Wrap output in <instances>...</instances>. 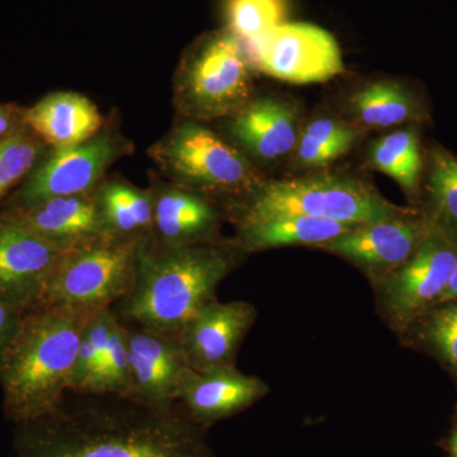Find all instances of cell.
<instances>
[{"instance_id": "ac0fdd59", "label": "cell", "mask_w": 457, "mask_h": 457, "mask_svg": "<svg viewBox=\"0 0 457 457\" xmlns=\"http://www.w3.org/2000/svg\"><path fill=\"white\" fill-rule=\"evenodd\" d=\"M267 392L264 381L237 371L236 366L212 371L189 368L180 381L177 402L195 422L203 425L243 411Z\"/></svg>"}, {"instance_id": "83f0119b", "label": "cell", "mask_w": 457, "mask_h": 457, "mask_svg": "<svg viewBox=\"0 0 457 457\" xmlns=\"http://www.w3.org/2000/svg\"><path fill=\"white\" fill-rule=\"evenodd\" d=\"M287 13L286 0H228L230 32L239 40L252 42L282 25Z\"/></svg>"}, {"instance_id": "9c48e42d", "label": "cell", "mask_w": 457, "mask_h": 457, "mask_svg": "<svg viewBox=\"0 0 457 457\" xmlns=\"http://www.w3.org/2000/svg\"><path fill=\"white\" fill-rule=\"evenodd\" d=\"M457 267V248L431 227L416 253L378 282L381 308L399 332L437 305Z\"/></svg>"}, {"instance_id": "5bb4252c", "label": "cell", "mask_w": 457, "mask_h": 457, "mask_svg": "<svg viewBox=\"0 0 457 457\" xmlns=\"http://www.w3.org/2000/svg\"><path fill=\"white\" fill-rule=\"evenodd\" d=\"M126 326L129 330L126 395L152 404L177 402L180 381L189 369L179 336L139 324L126 323Z\"/></svg>"}, {"instance_id": "9a60e30c", "label": "cell", "mask_w": 457, "mask_h": 457, "mask_svg": "<svg viewBox=\"0 0 457 457\" xmlns=\"http://www.w3.org/2000/svg\"><path fill=\"white\" fill-rule=\"evenodd\" d=\"M255 318L254 306L246 302L215 299L204 306L179 335L189 368L195 371L233 368L240 343Z\"/></svg>"}, {"instance_id": "d6a6232c", "label": "cell", "mask_w": 457, "mask_h": 457, "mask_svg": "<svg viewBox=\"0 0 457 457\" xmlns=\"http://www.w3.org/2000/svg\"><path fill=\"white\" fill-rule=\"evenodd\" d=\"M449 450L451 457H457V427L453 429V433H451L449 438Z\"/></svg>"}, {"instance_id": "30bf717a", "label": "cell", "mask_w": 457, "mask_h": 457, "mask_svg": "<svg viewBox=\"0 0 457 457\" xmlns=\"http://www.w3.org/2000/svg\"><path fill=\"white\" fill-rule=\"evenodd\" d=\"M252 65L281 82H327L345 71L338 42L311 23H282L258 40L245 42Z\"/></svg>"}, {"instance_id": "d6986e66", "label": "cell", "mask_w": 457, "mask_h": 457, "mask_svg": "<svg viewBox=\"0 0 457 457\" xmlns=\"http://www.w3.org/2000/svg\"><path fill=\"white\" fill-rule=\"evenodd\" d=\"M27 126L51 149L84 143L107 121L92 99L75 92H54L25 108Z\"/></svg>"}, {"instance_id": "3957f363", "label": "cell", "mask_w": 457, "mask_h": 457, "mask_svg": "<svg viewBox=\"0 0 457 457\" xmlns=\"http://www.w3.org/2000/svg\"><path fill=\"white\" fill-rule=\"evenodd\" d=\"M243 254L234 242L174 249H158L145 242L134 287L113 312L126 323L179 335L204 306L216 299V288Z\"/></svg>"}, {"instance_id": "8992f818", "label": "cell", "mask_w": 457, "mask_h": 457, "mask_svg": "<svg viewBox=\"0 0 457 457\" xmlns=\"http://www.w3.org/2000/svg\"><path fill=\"white\" fill-rule=\"evenodd\" d=\"M253 65L242 40L215 32L186 51L173 75V107L180 119L227 120L253 99Z\"/></svg>"}, {"instance_id": "5b68a950", "label": "cell", "mask_w": 457, "mask_h": 457, "mask_svg": "<svg viewBox=\"0 0 457 457\" xmlns=\"http://www.w3.org/2000/svg\"><path fill=\"white\" fill-rule=\"evenodd\" d=\"M385 200L365 180L343 174H312L297 179L264 180L237 206V224L275 215L314 216L362 225L411 212Z\"/></svg>"}, {"instance_id": "d4e9b609", "label": "cell", "mask_w": 457, "mask_h": 457, "mask_svg": "<svg viewBox=\"0 0 457 457\" xmlns=\"http://www.w3.org/2000/svg\"><path fill=\"white\" fill-rule=\"evenodd\" d=\"M359 139V128L353 123L319 117L303 128L294 152L295 162L306 170L328 167L347 154Z\"/></svg>"}, {"instance_id": "7402d4cb", "label": "cell", "mask_w": 457, "mask_h": 457, "mask_svg": "<svg viewBox=\"0 0 457 457\" xmlns=\"http://www.w3.org/2000/svg\"><path fill=\"white\" fill-rule=\"evenodd\" d=\"M418 209L457 248V156L433 144L425 153Z\"/></svg>"}, {"instance_id": "f546056e", "label": "cell", "mask_w": 457, "mask_h": 457, "mask_svg": "<svg viewBox=\"0 0 457 457\" xmlns=\"http://www.w3.org/2000/svg\"><path fill=\"white\" fill-rule=\"evenodd\" d=\"M26 128L25 108L13 104H0V143Z\"/></svg>"}, {"instance_id": "8fae6325", "label": "cell", "mask_w": 457, "mask_h": 457, "mask_svg": "<svg viewBox=\"0 0 457 457\" xmlns=\"http://www.w3.org/2000/svg\"><path fill=\"white\" fill-rule=\"evenodd\" d=\"M431 231V225L418 207L411 212L368 222L318 246L351 262L376 284L409 260Z\"/></svg>"}, {"instance_id": "7c38bea8", "label": "cell", "mask_w": 457, "mask_h": 457, "mask_svg": "<svg viewBox=\"0 0 457 457\" xmlns=\"http://www.w3.org/2000/svg\"><path fill=\"white\" fill-rule=\"evenodd\" d=\"M224 122L225 139L255 167H272L293 155L302 134V111L290 99L253 98Z\"/></svg>"}, {"instance_id": "1f68e13d", "label": "cell", "mask_w": 457, "mask_h": 457, "mask_svg": "<svg viewBox=\"0 0 457 457\" xmlns=\"http://www.w3.org/2000/svg\"><path fill=\"white\" fill-rule=\"evenodd\" d=\"M449 302H457V267L453 270V276H451L449 285L445 288L444 294L441 295L437 305L438 303Z\"/></svg>"}, {"instance_id": "277c9868", "label": "cell", "mask_w": 457, "mask_h": 457, "mask_svg": "<svg viewBox=\"0 0 457 457\" xmlns=\"http://www.w3.org/2000/svg\"><path fill=\"white\" fill-rule=\"evenodd\" d=\"M147 154L167 182L215 204L231 201L233 210L264 182L255 165L204 122L179 117Z\"/></svg>"}, {"instance_id": "f1b7e54d", "label": "cell", "mask_w": 457, "mask_h": 457, "mask_svg": "<svg viewBox=\"0 0 457 457\" xmlns=\"http://www.w3.org/2000/svg\"><path fill=\"white\" fill-rule=\"evenodd\" d=\"M116 314V312H114ZM129 390V330L125 321L114 317L106 352L99 369L96 393L126 395Z\"/></svg>"}, {"instance_id": "ffe728a7", "label": "cell", "mask_w": 457, "mask_h": 457, "mask_svg": "<svg viewBox=\"0 0 457 457\" xmlns=\"http://www.w3.org/2000/svg\"><path fill=\"white\" fill-rule=\"evenodd\" d=\"M356 128L390 129L420 125L429 119L425 99L407 84L393 79L372 80L352 93L347 102Z\"/></svg>"}, {"instance_id": "603a6c76", "label": "cell", "mask_w": 457, "mask_h": 457, "mask_svg": "<svg viewBox=\"0 0 457 457\" xmlns=\"http://www.w3.org/2000/svg\"><path fill=\"white\" fill-rule=\"evenodd\" d=\"M99 210L110 237L149 240L154 222V198L128 180L107 177L96 189Z\"/></svg>"}, {"instance_id": "ba28073f", "label": "cell", "mask_w": 457, "mask_h": 457, "mask_svg": "<svg viewBox=\"0 0 457 457\" xmlns=\"http://www.w3.org/2000/svg\"><path fill=\"white\" fill-rule=\"evenodd\" d=\"M132 152L131 141L111 121L84 143L60 149L50 147L4 204L3 212L26 209L51 198L95 192L107 179L108 170Z\"/></svg>"}, {"instance_id": "52a82bcc", "label": "cell", "mask_w": 457, "mask_h": 457, "mask_svg": "<svg viewBox=\"0 0 457 457\" xmlns=\"http://www.w3.org/2000/svg\"><path fill=\"white\" fill-rule=\"evenodd\" d=\"M145 242L102 237L69 249L47 279L35 309L98 312L113 308L134 287L140 249Z\"/></svg>"}, {"instance_id": "4dcf8cb0", "label": "cell", "mask_w": 457, "mask_h": 457, "mask_svg": "<svg viewBox=\"0 0 457 457\" xmlns=\"http://www.w3.org/2000/svg\"><path fill=\"white\" fill-rule=\"evenodd\" d=\"M23 315L25 314L22 312L0 299V352L4 350L5 345L16 335Z\"/></svg>"}, {"instance_id": "cb8c5ba5", "label": "cell", "mask_w": 457, "mask_h": 457, "mask_svg": "<svg viewBox=\"0 0 457 457\" xmlns=\"http://www.w3.org/2000/svg\"><path fill=\"white\" fill-rule=\"evenodd\" d=\"M366 164L392 177L409 196L420 197L425 170L420 125L404 126L372 141Z\"/></svg>"}, {"instance_id": "44dd1931", "label": "cell", "mask_w": 457, "mask_h": 457, "mask_svg": "<svg viewBox=\"0 0 457 457\" xmlns=\"http://www.w3.org/2000/svg\"><path fill=\"white\" fill-rule=\"evenodd\" d=\"M356 227L359 225L300 213L275 215L239 222V231L233 242L245 253L288 245H311L318 248Z\"/></svg>"}, {"instance_id": "6da1fadb", "label": "cell", "mask_w": 457, "mask_h": 457, "mask_svg": "<svg viewBox=\"0 0 457 457\" xmlns=\"http://www.w3.org/2000/svg\"><path fill=\"white\" fill-rule=\"evenodd\" d=\"M27 427L18 457H209L200 426L179 402L69 390Z\"/></svg>"}, {"instance_id": "e0dca14e", "label": "cell", "mask_w": 457, "mask_h": 457, "mask_svg": "<svg viewBox=\"0 0 457 457\" xmlns=\"http://www.w3.org/2000/svg\"><path fill=\"white\" fill-rule=\"evenodd\" d=\"M2 218L22 225L62 248H75L110 237L104 227L95 192L51 198L26 209L0 212Z\"/></svg>"}, {"instance_id": "4316f807", "label": "cell", "mask_w": 457, "mask_h": 457, "mask_svg": "<svg viewBox=\"0 0 457 457\" xmlns=\"http://www.w3.org/2000/svg\"><path fill=\"white\" fill-rule=\"evenodd\" d=\"M49 149L29 126L0 143V204L22 185Z\"/></svg>"}, {"instance_id": "2e32d148", "label": "cell", "mask_w": 457, "mask_h": 457, "mask_svg": "<svg viewBox=\"0 0 457 457\" xmlns=\"http://www.w3.org/2000/svg\"><path fill=\"white\" fill-rule=\"evenodd\" d=\"M154 222L147 245L158 249L216 242L221 212L210 198L152 174Z\"/></svg>"}, {"instance_id": "484cf974", "label": "cell", "mask_w": 457, "mask_h": 457, "mask_svg": "<svg viewBox=\"0 0 457 457\" xmlns=\"http://www.w3.org/2000/svg\"><path fill=\"white\" fill-rule=\"evenodd\" d=\"M405 333L457 380V302L432 306Z\"/></svg>"}, {"instance_id": "7a4b0ae2", "label": "cell", "mask_w": 457, "mask_h": 457, "mask_svg": "<svg viewBox=\"0 0 457 457\" xmlns=\"http://www.w3.org/2000/svg\"><path fill=\"white\" fill-rule=\"evenodd\" d=\"M95 312L42 308L26 312L0 352L8 417L21 425L46 416L71 389L84 329Z\"/></svg>"}, {"instance_id": "4fadbf2b", "label": "cell", "mask_w": 457, "mask_h": 457, "mask_svg": "<svg viewBox=\"0 0 457 457\" xmlns=\"http://www.w3.org/2000/svg\"><path fill=\"white\" fill-rule=\"evenodd\" d=\"M65 252L0 216V299L23 314L31 312Z\"/></svg>"}]
</instances>
